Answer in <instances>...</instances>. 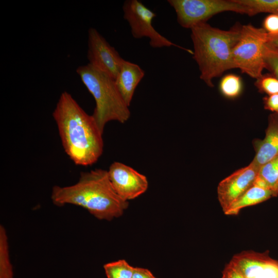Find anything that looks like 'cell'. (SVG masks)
I'll return each instance as SVG.
<instances>
[{"label": "cell", "instance_id": "1", "mask_svg": "<svg viewBox=\"0 0 278 278\" xmlns=\"http://www.w3.org/2000/svg\"><path fill=\"white\" fill-rule=\"evenodd\" d=\"M63 149L77 165L89 166L103 152V132L67 92L61 93L53 112Z\"/></svg>", "mask_w": 278, "mask_h": 278}, {"label": "cell", "instance_id": "2", "mask_svg": "<svg viewBox=\"0 0 278 278\" xmlns=\"http://www.w3.org/2000/svg\"><path fill=\"white\" fill-rule=\"evenodd\" d=\"M50 197L56 206H79L97 219L107 221L122 216L129 206L115 192L108 170L100 168L81 172L73 185L54 186Z\"/></svg>", "mask_w": 278, "mask_h": 278}, {"label": "cell", "instance_id": "3", "mask_svg": "<svg viewBox=\"0 0 278 278\" xmlns=\"http://www.w3.org/2000/svg\"><path fill=\"white\" fill-rule=\"evenodd\" d=\"M241 28L238 26L224 30L203 23L190 29L193 58L199 66L200 79L208 86H214L213 79L234 68L232 51Z\"/></svg>", "mask_w": 278, "mask_h": 278}, {"label": "cell", "instance_id": "4", "mask_svg": "<svg viewBox=\"0 0 278 278\" xmlns=\"http://www.w3.org/2000/svg\"><path fill=\"white\" fill-rule=\"evenodd\" d=\"M76 72L93 96L96 103L92 116L103 132L112 120L125 123L130 118L129 108L120 95L115 80L90 64L79 66Z\"/></svg>", "mask_w": 278, "mask_h": 278}, {"label": "cell", "instance_id": "5", "mask_svg": "<svg viewBox=\"0 0 278 278\" xmlns=\"http://www.w3.org/2000/svg\"><path fill=\"white\" fill-rule=\"evenodd\" d=\"M268 35L263 28L248 24L241 26L240 37L233 48L234 68L257 79L265 68L264 51Z\"/></svg>", "mask_w": 278, "mask_h": 278}, {"label": "cell", "instance_id": "6", "mask_svg": "<svg viewBox=\"0 0 278 278\" xmlns=\"http://www.w3.org/2000/svg\"><path fill=\"white\" fill-rule=\"evenodd\" d=\"M177 14L178 23L191 29L206 23L214 15L225 11L253 15L252 10L237 0H168Z\"/></svg>", "mask_w": 278, "mask_h": 278}, {"label": "cell", "instance_id": "7", "mask_svg": "<svg viewBox=\"0 0 278 278\" xmlns=\"http://www.w3.org/2000/svg\"><path fill=\"white\" fill-rule=\"evenodd\" d=\"M124 18L128 22L131 32L135 39L147 37L153 48L174 46L186 50L192 55L193 51L181 47L161 34L153 27L152 21L156 14L138 0H127L123 6Z\"/></svg>", "mask_w": 278, "mask_h": 278}, {"label": "cell", "instance_id": "8", "mask_svg": "<svg viewBox=\"0 0 278 278\" xmlns=\"http://www.w3.org/2000/svg\"><path fill=\"white\" fill-rule=\"evenodd\" d=\"M88 37L89 64L115 80L124 59L95 28H89Z\"/></svg>", "mask_w": 278, "mask_h": 278}, {"label": "cell", "instance_id": "9", "mask_svg": "<svg viewBox=\"0 0 278 278\" xmlns=\"http://www.w3.org/2000/svg\"><path fill=\"white\" fill-rule=\"evenodd\" d=\"M108 172L115 192L125 201L137 198L148 189L147 177L124 163L113 162Z\"/></svg>", "mask_w": 278, "mask_h": 278}, {"label": "cell", "instance_id": "10", "mask_svg": "<svg viewBox=\"0 0 278 278\" xmlns=\"http://www.w3.org/2000/svg\"><path fill=\"white\" fill-rule=\"evenodd\" d=\"M258 170L259 168L251 162L219 183L218 199L223 212L253 185Z\"/></svg>", "mask_w": 278, "mask_h": 278}, {"label": "cell", "instance_id": "11", "mask_svg": "<svg viewBox=\"0 0 278 278\" xmlns=\"http://www.w3.org/2000/svg\"><path fill=\"white\" fill-rule=\"evenodd\" d=\"M230 263L245 278H278V260L268 252L243 251L234 255Z\"/></svg>", "mask_w": 278, "mask_h": 278}, {"label": "cell", "instance_id": "12", "mask_svg": "<svg viewBox=\"0 0 278 278\" xmlns=\"http://www.w3.org/2000/svg\"><path fill=\"white\" fill-rule=\"evenodd\" d=\"M255 157L251 162L258 168L278 155V114L268 117V124L264 138L253 142Z\"/></svg>", "mask_w": 278, "mask_h": 278}, {"label": "cell", "instance_id": "13", "mask_svg": "<svg viewBox=\"0 0 278 278\" xmlns=\"http://www.w3.org/2000/svg\"><path fill=\"white\" fill-rule=\"evenodd\" d=\"M145 75L144 71L137 64L123 60L115 82L123 99L130 106L135 90Z\"/></svg>", "mask_w": 278, "mask_h": 278}, {"label": "cell", "instance_id": "14", "mask_svg": "<svg viewBox=\"0 0 278 278\" xmlns=\"http://www.w3.org/2000/svg\"><path fill=\"white\" fill-rule=\"evenodd\" d=\"M274 196L271 190L254 184L224 213L226 215H236L242 208L260 203Z\"/></svg>", "mask_w": 278, "mask_h": 278}, {"label": "cell", "instance_id": "15", "mask_svg": "<svg viewBox=\"0 0 278 278\" xmlns=\"http://www.w3.org/2000/svg\"><path fill=\"white\" fill-rule=\"evenodd\" d=\"M278 195V155L261 166L254 183Z\"/></svg>", "mask_w": 278, "mask_h": 278}, {"label": "cell", "instance_id": "16", "mask_svg": "<svg viewBox=\"0 0 278 278\" xmlns=\"http://www.w3.org/2000/svg\"><path fill=\"white\" fill-rule=\"evenodd\" d=\"M0 278H13L7 232L2 224L0 225Z\"/></svg>", "mask_w": 278, "mask_h": 278}, {"label": "cell", "instance_id": "17", "mask_svg": "<svg viewBox=\"0 0 278 278\" xmlns=\"http://www.w3.org/2000/svg\"><path fill=\"white\" fill-rule=\"evenodd\" d=\"M243 83L241 78L236 74L224 75L219 83V90L223 96L229 99H235L241 94Z\"/></svg>", "mask_w": 278, "mask_h": 278}, {"label": "cell", "instance_id": "18", "mask_svg": "<svg viewBox=\"0 0 278 278\" xmlns=\"http://www.w3.org/2000/svg\"><path fill=\"white\" fill-rule=\"evenodd\" d=\"M107 278H132L134 267L126 260L119 259L103 265Z\"/></svg>", "mask_w": 278, "mask_h": 278}, {"label": "cell", "instance_id": "19", "mask_svg": "<svg viewBox=\"0 0 278 278\" xmlns=\"http://www.w3.org/2000/svg\"><path fill=\"white\" fill-rule=\"evenodd\" d=\"M250 8L253 15L262 12L278 14V0H237Z\"/></svg>", "mask_w": 278, "mask_h": 278}, {"label": "cell", "instance_id": "20", "mask_svg": "<svg viewBox=\"0 0 278 278\" xmlns=\"http://www.w3.org/2000/svg\"><path fill=\"white\" fill-rule=\"evenodd\" d=\"M256 80L254 85L260 93L267 95L278 94V79L272 74H262Z\"/></svg>", "mask_w": 278, "mask_h": 278}, {"label": "cell", "instance_id": "21", "mask_svg": "<svg viewBox=\"0 0 278 278\" xmlns=\"http://www.w3.org/2000/svg\"><path fill=\"white\" fill-rule=\"evenodd\" d=\"M265 68L278 79V50L266 44L264 51Z\"/></svg>", "mask_w": 278, "mask_h": 278}, {"label": "cell", "instance_id": "22", "mask_svg": "<svg viewBox=\"0 0 278 278\" xmlns=\"http://www.w3.org/2000/svg\"><path fill=\"white\" fill-rule=\"evenodd\" d=\"M263 28L269 36H278V14H270L264 20Z\"/></svg>", "mask_w": 278, "mask_h": 278}, {"label": "cell", "instance_id": "23", "mask_svg": "<svg viewBox=\"0 0 278 278\" xmlns=\"http://www.w3.org/2000/svg\"><path fill=\"white\" fill-rule=\"evenodd\" d=\"M263 100L265 109L278 114V94L267 95Z\"/></svg>", "mask_w": 278, "mask_h": 278}, {"label": "cell", "instance_id": "24", "mask_svg": "<svg viewBox=\"0 0 278 278\" xmlns=\"http://www.w3.org/2000/svg\"><path fill=\"white\" fill-rule=\"evenodd\" d=\"M221 278H245L241 273L229 262L222 272Z\"/></svg>", "mask_w": 278, "mask_h": 278}, {"label": "cell", "instance_id": "25", "mask_svg": "<svg viewBox=\"0 0 278 278\" xmlns=\"http://www.w3.org/2000/svg\"><path fill=\"white\" fill-rule=\"evenodd\" d=\"M132 278H157L150 270L142 267H134Z\"/></svg>", "mask_w": 278, "mask_h": 278}, {"label": "cell", "instance_id": "26", "mask_svg": "<svg viewBox=\"0 0 278 278\" xmlns=\"http://www.w3.org/2000/svg\"><path fill=\"white\" fill-rule=\"evenodd\" d=\"M267 44L278 50V36L274 37L268 36Z\"/></svg>", "mask_w": 278, "mask_h": 278}]
</instances>
